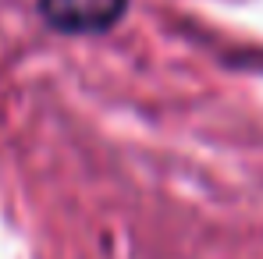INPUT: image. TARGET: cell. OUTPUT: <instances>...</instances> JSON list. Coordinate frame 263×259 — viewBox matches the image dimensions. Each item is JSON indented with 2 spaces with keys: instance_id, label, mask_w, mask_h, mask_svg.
<instances>
[{
  "instance_id": "6da1fadb",
  "label": "cell",
  "mask_w": 263,
  "mask_h": 259,
  "mask_svg": "<svg viewBox=\"0 0 263 259\" xmlns=\"http://www.w3.org/2000/svg\"><path fill=\"white\" fill-rule=\"evenodd\" d=\"M128 0H40L43 18L57 32H107L121 22Z\"/></svg>"
}]
</instances>
